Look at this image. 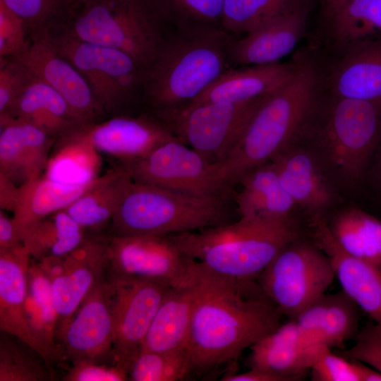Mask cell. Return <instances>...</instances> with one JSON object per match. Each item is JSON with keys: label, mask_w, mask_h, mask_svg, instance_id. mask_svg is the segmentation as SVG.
Listing matches in <instances>:
<instances>
[{"label": "cell", "mask_w": 381, "mask_h": 381, "mask_svg": "<svg viewBox=\"0 0 381 381\" xmlns=\"http://www.w3.org/2000/svg\"><path fill=\"white\" fill-rule=\"evenodd\" d=\"M195 264L200 291L186 347L193 373H234L243 351L274 331L282 314L257 280L221 276Z\"/></svg>", "instance_id": "1"}, {"label": "cell", "mask_w": 381, "mask_h": 381, "mask_svg": "<svg viewBox=\"0 0 381 381\" xmlns=\"http://www.w3.org/2000/svg\"><path fill=\"white\" fill-rule=\"evenodd\" d=\"M294 64L290 77L266 96L236 145L215 163L228 188L295 141L312 113L323 90L322 76L307 56Z\"/></svg>", "instance_id": "2"}, {"label": "cell", "mask_w": 381, "mask_h": 381, "mask_svg": "<svg viewBox=\"0 0 381 381\" xmlns=\"http://www.w3.org/2000/svg\"><path fill=\"white\" fill-rule=\"evenodd\" d=\"M381 138V104L320 94L296 140L314 154L339 190L364 181Z\"/></svg>", "instance_id": "3"}, {"label": "cell", "mask_w": 381, "mask_h": 381, "mask_svg": "<svg viewBox=\"0 0 381 381\" xmlns=\"http://www.w3.org/2000/svg\"><path fill=\"white\" fill-rule=\"evenodd\" d=\"M169 236L183 253L210 272L257 280L283 246L302 236V229L296 217H240L233 223Z\"/></svg>", "instance_id": "4"}, {"label": "cell", "mask_w": 381, "mask_h": 381, "mask_svg": "<svg viewBox=\"0 0 381 381\" xmlns=\"http://www.w3.org/2000/svg\"><path fill=\"white\" fill-rule=\"evenodd\" d=\"M166 21L154 0H68L47 30L123 51L145 69L167 38Z\"/></svg>", "instance_id": "5"}, {"label": "cell", "mask_w": 381, "mask_h": 381, "mask_svg": "<svg viewBox=\"0 0 381 381\" xmlns=\"http://www.w3.org/2000/svg\"><path fill=\"white\" fill-rule=\"evenodd\" d=\"M167 38L145 69L142 91L155 111L180 108L225 71L232 41L224 29L182 31Z\"/></svg>", "instance_id": "6"}, {"label": "cell", "mask_w": 381, "mask_h": 381, "mask_svg": "<svg viewBox=\"0 0 381 381\" xmlns=\"http://www.w3.org/2000/svg\"><path fill=\"white\" fill-rule=\"evenodd\" d=\"M226 195H199L131 181L110 224V235H171L229 223Z\"/></svg>", "instance_id": "7"}, {"label": "cell", "mask_w": 381, "mask_h": 381, "mask_svg": "<svg viewBox=\"0 0 381 381\" xmlns=\"http://www.w3.org/2000/svg\"><path fill=\"white\" fill-rule=\"evenodd\" d=\"M334 277L326 253L301 236L281 248L257 282L279 311L294 319L325 293Z\"/></svg>", "instance_id": "8"}, {"label": "cell", "mask_w": 381, "mask_h": 381, "mask_svg": "<svg viewBox=\"0 0 381 381\" xmlns=\"http://www.w3.org/2000/svg\"><path fill=\"white\" fill-rule=\"evenodd\" d=\"M46 32L58 52L85 78L106 115L123 114V109L142 90L144 67L123 51Z\"/></svg>", "instance_id": "9"}, {"label": "cell", "mask_w": 381, "mask_h": 381, "mask_svg": "<svg viewBox=\"0 0 381 381\" xmlns=\"http://www.w3.org/2000/svg\"><path fill=\"white\" fill-rule=\"evenodd\" d=\"M266 96L245 102H207L155 112L156 119L177 138L210 162L217 163L238 142Z\"/></svg>", "instance_id": "10"}, {"label": "cell", "mask_w": 381, "mask_h": 381, "mask_svg": "<svg viewBox=\"0 0 381 381\" xmlns=\"http://www.w3.org/2000/svg\"><path fill=\"white\" fill-rule=\"evenodd\" d=\"M107 274L152 280L169 286L189 282L195 260L183 253L169 235L108 234Z\"/></svg>", "instance_id": "11"}, {"label": "cell", "mask_w": 381, "mask_h": 381, "mask_svg": "<svg viewBox=\"0 0 381 381\" xmlns=\"http://www.w3.org/2000/svg\"><path fill=\"white\" fill-rule=\"evenodd\" d=\"M133 181L199 195H226L215 163L179 138L166 141L144 157L121 165Z\"/></svg>", "instance_id": "12"}, {"label": "cell", "mask_w": 381, "mask_h": 381, "mask_svg": "<svg viewBox=\"0 0 381 381\" xmlns=\"http://www.w3.org/2000/svg\"><path fill=\"white\" fill-rule=\"evenodd\" d=\"M112 292L113 361L128 370L141 351L157 310L169 286L107 274Z\"/></svg>", "instance_id": "13"}, {"label": "cell", "mask_w": 381, "mask_h": 381, "mask_svg": "<svg viewBox=\"0 0 381 381\" xmlns=\"http://www.w3.org/2000/svg\"><path fill=\"white\" fill-rule=\"evenodd\" d=\"M14 58L64 98L80 126L106 116L85 78L58 52L46 30L32 35L26 49Z\"/></svg>", "instance_id": "14"}, {"label": "cell", "mask_w": 381, "mask_h": 381, "mask_svg": "<svg viewBox=\"0 0 381 381\" xmlns=\"http://www.w3.org/2000/svg\"><path fill=\"white\" fill-rule=\"evenodd\" d=\"M64 358L72 362L112 358V292L106 277L84 299L57 338Z\"/></svg>", "instance_id": "15"}, {"label": "cell", "mask_w": 381, "mask_h": 381, "mask_svg": "<svg viewBox=\"0 0 381 381\" xmlns=\"http://www.w3.org/2000/svg\"><path fill=\"white\" fill-rule=\"evenodd\" d=\"M102 234L86 235L64 257L62 273L52 281L58 315L56 339L87 296L107 274V241Z\"/></svg>", "instance_id": "16"}, {"label": "cell", "mask_w": 381, "mask_h": 381, "mask_svg": "<svg viewBox=\"0 0 381 381\" xmlns=\"http://www.w3.org/2000/svg\"><path fill=\"white\" fill-rule=\"evenodd\" d=\"M271 162L282 187L308 219L326 217L338 202L339 190L311 150L295 140Z\"/></svg>", "instance_id": "17"}, {"label": "cell", "mask_w": 381, "mask_h": 381, "mask_svg": "<svg viewBox=\"0 0 381 381\" xmlns=\"http://www.w3.org/2000/svg\"><path fill=\"white\" fill-rule=\"evenodd\" d=\"M75 133L98 152L121 165L138 160L162 143L177 138L156 119L120 114L80 126Z\"/></svg>", "instance_id": "18"}, {"label": "cell", "mask_w": 381, "mask_h": 381, "mask_svg": "<svg viewBox=\"0 0 381 381\" xmlns=\"http://www.w3.org/2000/svg\"><path fill=\"white\" fill-rule=\"evenodd\" d=\"M308 221L310 238L330 259L342 291L381 325V265L344 251L331 234L325 217H315Z\"/></svg>", "instance_id": "19"}, {"label": "cell", "mask_w": 381, "mask_h": 381, "mask_svg": "<svg viewBox=\"0 0 381 381\" xmlns=\"http://www.w3.org/2000/svg\"><path fill=\"white\" fill-rule=\"evenodd\" d=\"M328 348L314 341L294 320L253 344L248 365L282 381L299 380Z\"/></svg>", "instance_id": "20"}, {"label": "cell", "mask_w": 381, "mask_h": 381, "mask_svg": "<svg viewBox=\"0 0 381 381\" xmlns=\"http://www.w3.org/2000/svg\"><path fill=\"white\" fill-rule=\"evenodd\" d=\"M312 4L277 16L232 42L229 65L253 66L277 63L295 48L307 27Z\"/></svg>", "instance_id": "21"}, {"label": "cell", "mask_w": 381, "mask_h": 381, "mask_svg": "<svg viewBox=\"0 0 381 381\" xmlns=\"http://www.w3.org/2000/svg\"><path fill=\"white\" fill-rule=\"evenodd\" d=\"M323 78V87L335 96L381 104V36L353 43Z\"/></svg>", "instance_id": "22"}, {"label": "cell", "mask_w": 381, "mask_h": 381, "mask_svg": "<svg viewBox=\"0 0 381 381\" xmlns=\"http://www.w3.org/2000/svg\"><path fill=\"white\" fill-rule=\"evenodd\" d=\"M31 256L24 245L0 251V329L34 349L52 370L56 358L37 340L27 320L25 301Z\"/></svg>", "instance_id": "23"}, {"label": "cell", "mask_w": 381, "mask_h": 381, "mask_svg": "<svg viewBox=\"0 0 381 381\" xmlns=\"http://www.w3.org/2000/svg\"><path fill=\"white\" fill-rule=\"evenodd\" d=\"M0 126V174L19 186L42 176L56 138L22 119Z\"/></svg>", "instance_id": "24"}, {"label": "cell", "mask_w": 381, "mask_h": 381, "mask_svg": "<svg viewBox=\"0 0 381 381\" xmlns=\"http://www.w3.org/2000/svg\"><path fill=\"white\" fill-rule=\"evenodd\" d=\"M200 291L195 260L188 283L167 290L144 339L141 351H174L186 347L191 319Z\"/></svg>", "instance_id": "25"}, {"label": "cell", "mask_w": 381, "mask_h": 381, "mask_svg": "<svg viewBox=\"0 0 381 381\" xmlns=\"http://www.w3.org/2000/svg\"><path fill=\"white\" fill-rule=\"evenodd\" d=\"M358 306L342 290L323 294L294 320L316 343L332 349L356 336Z\"/></svg>", "instance_id": "26"}, {"label": "cell", "mask_w": 381, "mask_h": 381, "mask_svg": "<svg viewBox=\"0 0 381 381\" xmlns=\"http://www.w3.org/2000/svg\"><path fill=\"white\" fill-rule=\"evenodd\" d=\"M294 66V62L291 64L277 62L226 70L200 95L184 106L207 102H245L266 96L290 77Z\"/></svg>", "instance_id": "27"}, {"label": "cell", "mask_w": 381, "mask_h": 381, "mask_svg": "<svg viewBox=\"0 0 381 381\" xmlns=\"http://www.w3.org/2000/svg\"><path fill=\"white\" fill-rule=\"evenodd\" d=\"M100 175L81 185L51 180L44 175L20 186V197L13 212V221L23 241L25 233L37 222L62 210L98 183Z\"/></svg>", "instance_id": "28"}, {"label": "cell", "mask_w": 381, "mask_h": 381, "mask_svg": "<svg viewBox=\"0 0 381 381\" xmlns=\"http://www.w3.org/2000/svg\"><path fill=\"white\" fill-rule=\"evenodd\" d=\"M10 119L31 123L56 140L80 126L64 98L33 75L14 102Z\"/></svg>", "instance_id": "29"}, {"label": "cell", "mask_w": 381, "mask_h": 381, "mask_svg": "<svg viewBox=\"0 0 381 381\" xmlns=\"http://www.w3.org/2000/svg\"><path fill=\"white\" fill-rule=\"evenodd\" d=\"M238 183L242 188L236 202L240 217L274 219L296 217L297 207L282 187L271 161L246 173Z\"/></svg>", "instance_id": "30"}, {"label": "cell", "mask_w": 381, "mask_h": 381, "mask_svg": "<svg viewBox=\"0 0 381 381\" xmlns=\"http://www.w3.org/2000/svg\"><path fill=\"white\" fill-rule=\"evenodd\" d=\"M121 166L102 174L101 181L64 210L86 231L101 234L111 224L120 200L131 181Z\"/></svg>", "instance_id": "31"}, {"label": "cell", "mask_w": 381, "mask_h": 381, "mask_svg": "<svg viewBox=\"0 0 381 381\" xmlns=\"http://www.w3.org/2000/svg\"><path fill=\"white\" fill-rule=\"evenodd\" d=\"M327 226L339 246L349 255L381 265V221L358 207L337 211Z\"/></svg>", "instance_id": "32"}, {"label": "cell", "mask_w": 381, "mask_h": 381, "mask_svg": "<svg viewBox=\"0 0 381 381\" xmlns=\"http://www.w3.org/2000/svg\"><path fill=\"white\" fill-rule=\"evenodd\" d=\"M25 310L35 337L60 363L65 358L56 339L58 315L52 280L32 258L27 270Z\"/></svg>", "instance_id": "33"}, {"label": "cell", "mask_w": 381, "mask_h": 381, "mask_svg": "<svg viewBox=\"0 0 381 381\" xmlns=\"http://www.w3.org/2000/svg\"><path fill=\"white\" fill-rule=\"evenodd\" d=\"M320 20L329 46L337 52L381 36V0H353Z\"/></svg>", "instance_id": "34"}, {"label": "cell", "mask_w": 381, "mask_h": 381, "mask_svg": "<svg viewBox=\"0 0 381 381\" xmlns=\"http://www.w3.org/2000/svg\"><path fill=\"white\" fill-rule=\"evenodd\" d=\"M75 129L56 140L43 174L45 177L63 183L81 185L100 176L101 154L79 137Z\"/></svg>", "instance_id": "35"}, {"label": "cell", "mask_w": 381, "mask_h": 381, "mask_svg": "<svg viewBox=\"0 0 381 381\" xmlns=\"http://www.w3.org/2000/svg\"><path fill=\"white\" fill-rule=\"evenodd\" d=\"M86 231L66 210L56 212L33 225L23 243L36 261L47 257L65 256L84 240Z\"/></svg>", "instance_id": "36"}, {"label": "cell", "mask_w": 381, "mask_h": 381, "mask_svg": "<svg viewBox=\"0 0 381 381\" xmlns=\"http://www.w3.org/2000/svg\"><path fill=\"white\" fill-rule=\"evenodd\" d=\"M313 0H225L222 26L227 32L247 34L267 20Z\"/></svg>", "instance_id": "37"}, {"label": "cell", "mask_w": 381, "mask_h": 381, "mask_svg": "<svg viewBox=\"0 0 381 381\" xmlns=\"http://www.w3.org/2000/svg\"><path fill=\"white\" fill-rule=\"evenodd\" d=\"M193 373L186 348L174 351H140L128 368L132 381H179Z\"/></svg>", "instance_id": "38"}, {"label": "cell", "mask_w": 381, "mask_h": 381, "mask_svg": "<svg viewBox=\"0 0 381 381\" xmlns=\"http://www.w3.org/2000/svg\"><path fill=\"white\" fill-rule=\"evenodd\" d=\"M13 336L1 331L0 335V381H45L53 377L52 370L20 345Z\"/></svg>", "instance_id": "39"}, {"label": "cell", "mask_w": 381, "mask_h": 381, "mask_svg": "<svg viewBox=\"0 0 381 381\" xmlns=\"http://www.w3.org/2000/svg\"><path fill=\"white\" fill-rule=\"evenodd\" d=\"M167 20L180 30L223 29L225 0H154Z\"/></svg>", "instance_id": "40"}, {"label": "cell", "mask_w": 381, "mask_h": 381, "mask_svg": "<svg viewBox=\"0 0 381 381\" xmlns=\"http://www.w3.org/2000/svg\"><path fill=\"white\" fill-rule=\"evenodd\" d=\"M25 23L30 37L47 30L68 0H0Z\"/></svg>", "instance_id": "41"}, {"label": "cell", "mask_w": 381, "mask_h": 381, "mask_svg": "<svg viewBox=\"0 0 381 381\" xmlns=\"http://www.w3.org/2000/svg\"><path fill=\"white\" fill-rule=\"evenodd\" d=\"M32 74L14 57L0 58V123L9 117L11 109Z\"/></svg>", "instance_id": "42"}, {"label": "cell", "mask_w": 381, "mask_h": 381, "mask_svg": "<svg viewBox=\"0 0 381 381\" xmlns=\"http://www.w3.org/2000/svg\"><path fill=\"white\" fill-rule=\"evenodd\" d=\"M29 40L23 20L0 1V58L20 55L26 49Z\"/></svg>", "instance_id": "43"}, {"label": "cell", "mask_w": 381, "mask_h": 381, "mask_svg": "<svg viewBox=\"0 0 381 381\" xmlns=\"http://www.w3.org/2000/svg\"><path fill=\"white\" fill-rule=\"evenodd\" d=\"M313 381H361L358 362L327 349L310 368Z\"/></svg>", "instance_id": "44"}, {"label": "cell", "mask_w": 381, "mask_h": 381, "mask_svg": "<svg viewBox=\"0 0 381 381\" xmlns=\"http://www.w3.org/2000/svg\"><path fill=\"white\" fill-rule=\"evenodd\" d=\"M342 356L366 363L381 373V325L375 322L366 325L356 334L355 344Z\"/></svg>", "instance_id": "45"}, {"label": "cell", "mask_w": 381, "mask_h": 381, "mask_svg": "<svg viewBox=\"0 0 381 381\" xmlns=\"http://www.w3.org/2000/svg\"><path fill=\"white\" fill-rule=\"evenodd\" d=\"M95 360H78L64 377L66 381H124L129 380L128 370L118 365H110Z\"/></svg>", "instance_id": "46"}, {"label": "cell", "mask_w": 381, "mask_h": 381, "mask_svg": "<svg viewBox=\"0 0 381 381\" xmlns=\"http://www.w3.org/2000/svg\"><path fill=\"white\" fill-rule=\"evenodd\" d=\"M23 246L13 217L0 210V251H8Z\"/></svg>", "instance_id": "47"}, {"label": "cell", "mask_w": 381, "mask_h": 381, "mask_svg": "<svg viewBox=\"0 0 381 381\" xmlns=\"http://www.w3.org/2000/svg\"><path fill=\"white\" fill-rule=\"evenodd\" d=\"M20 186L0 174V207L2 210L13 212L20 197Z\"/></svg>", "instance_id": "48"}, {"label": "cell", "mask_w": 381, "mask_h": 381, "mask_svg": "<svg viewBox=\"0 0 381 381\" xmlns=\"http://www.w3.org/2000/svg\"><path fill=\"white\" fill-rule=\"evenodd\" d=\"M220 380L222 381H282V380L267 372L250 368L243 373H228L223 375Z\"/></svg>", "instance_id": "49"}, {"label": "cell", "mask_w": 381, "mask_h": 381, "mask_svg": "<svg viewBox=\"0 0 381 381\" xmlns=\"http://www.w3.org/2000/svg\"><path fill=\"white\" fill-rule=\"evenodd\" d=\"M353 0H318L320 20Z\"/></svg>", "instance_id": "50"}, {"label": "cell", "mask_w": 381, "mask_h": 381, "mask_svg": "<svg viewBox=\"0 0 381 381\" xmlns=\"http://www.w3.org/2000/svg\"><path fill=\"white\" fill-rule=\"evenodd\" d=\"M361 381H381V373L367 367L363 363L358 361Z\"/></svg>", "instance_id": "51"}, {"label": "cell", "mask_w": 381, "mask_h": 381, "mask_svg": "<svg viewBox=\"0 0 381 381\" xmlns=\"http://www.w3.org/2000/svg\"><path fill=\"white\" fill-rule=\"evenodd\" d=\"M373 162V175L378 185V187L381 191V138L378 143L375 153L374 155L373 159L372 160V162Z\"/></svg>", "instance_id": "52"}]
</instances>
